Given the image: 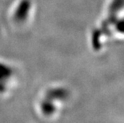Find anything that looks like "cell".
<instances>
[{
    "label": "cell",
    "mask_w": 124,
    "mask_h": 123,
    "mask_svg": "<svg viewBox=\"0 0 124 123\" xmlns=\"http://www.w3.org/2000/svg\"><path fill=\"white\" fill-rule=\"evenodd\" d=\"M31 3L28 0H23L21 3L18 5V9L15 11V18L18 21H23L27 18L28 11L30 10Z\"/></svg>",
    "instance_id": "obj_1"
}]
</instances>
